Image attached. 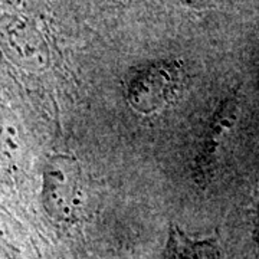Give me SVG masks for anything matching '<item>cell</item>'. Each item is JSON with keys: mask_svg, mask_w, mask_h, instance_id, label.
I'll list each match as a JSON object with an SVG mask.
<instances>
[{"mask_svg": "<svg viewBox=\"0 0 259 259\" xmlns=\"http://www.w3.org/2000/svg\"><path fill=\"white\" fill-rule=\"evenodd\" d=\"M82 171L71 156L56 154L48 160L42 180L45 212L59 222H69L82 209Z\"/></svg>", "mask_w": 259, "mask_h": 259, "instance_id": "cell-1", "label": "cell"}, {"mask_svg": "<svg viewBox=\"0 0 259 259\" xmlns=\"http://www.w3.org/2000/svg\"><path fill=\"white\" fill-rule=\"evenodd\" d=\"M177 64L158 62L140 68L125 83V98L140 114H154L175 102L182 90Z\"/></svg>", "mask_w": 259, "mask_h": 259, "instance_id": "cell-2", "label": "cell"}, {"mask_svg": "<svg viewBox=\"0 0 259 259\" xmlns=\"http://www.w3.org/2000/svg\"><path fill=\"white\" fill-rule=\"evenodd\" d=\"M239 114V95L232 93L223 100L216 111L213 112L210 122L204 133L203 141L200 146V153L196 158V175L200 180L207 182L212 175L213 164L216 160L218 150L222 144L223 139L229 134L238 120Z\"/></svg>", "mask_w": 259, "mask_h": 259, "instance_id": "cell-3", "label": "cell"}, {"mask_svg": "<svg viewBox=\"0 0 259 259\" xmlns=\"http://www.w3.org/2000/svg\"><path fill=\"white\" fill-rule=\"evenodd\" d=\"M25 140L15 114L0 107V170L15 173L25 158Z\"/></svg>", "mask_w": 259, "mask_h": 259, "instance_id": "cell-4", "label": "cell"}, {"mask_svg": "<svg viewBox=\"0 0 259 259\" xmlns=\"http://www.w3.org/2000/svg\"><path fill=\"white\" fill-rule=\"evenodd\" d=\"M210 0H183V3L192 8H203Z\"/></svg>", "mask_w": 259, "mask_h": 259, "instance_id": "cell-5", "label": "cell"}]
</instances>
